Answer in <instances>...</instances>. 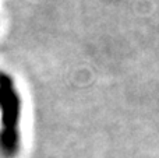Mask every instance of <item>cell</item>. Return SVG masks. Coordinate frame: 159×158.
Listing matches in <instances>:
<instances>
[{
  "mask_svg": "<svg viewBox=\"0 0 159 158\" xmlns=\"http://www.w3.org/2000/svg\"><path fill=\"white\" fill-rule=\"evenodd\" d=\"M22 100L14 78L0 70V157L16 158L21 150Z\"/></svg>",
  "mask_w": 159,
  "mask_h": 158,
  "instance_id": "cell-1",
  "label": "cell"
}]
</instances>
